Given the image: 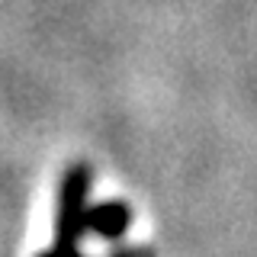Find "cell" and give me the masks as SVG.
Here are the masks:
<instances>
[{"mask_svg":"<svg viewBox=\"0 0 257 257\" xmlns=\"http://www.w3.org/2000/svg\"><path fill=\"white\" fill-rule=\"evenodd\" d=\"M90 187L93 171L84 161L68 164L58 183V212H55V241L58 251H80V241L87 235V212H90Z\"/></svg>","mask_w":257,"mask_h":257,"instance_id":"obj_1","label":"cell"},{"mask_svg":"<svg viewBox=\"0 0 257 257\" xmlns=\"http://www.w3.org/2000/svg\"><path fill=\"white\" fill-rule=\"evenodd\" d=\"M132 225V206L122 199H106L96 203L87 212V235L100 238V241H119Z\"/></svg>","mask_w":257,"mask_h":257,"instance_id":"obj_2","label":"cell"},{"mask_svg":"<svg viewBox=\"0 0 257 257\" xmlns=\"http://www.w3.org/2000/svg\"><path fill=\"white\" fill-rule=\"evenodd\" d=\"M106 257H158V251L148 247V244H119V247H112Z\"/></svg>","mask_w":257,"mask_h":257,"instance_id":"obj_3","label":"cell"},{"mask_svg":"<svg viewBox=\"0 0 257 257\" xmlns=\"http://www.w3.org/2000/svg\"><path fill=\"white\" fill-rule=\"evenodd\" d=\"M36 257H84L80 251H58V247H45V251H39Z\"/></svg>","mask_w":257,"mask_h":257,"instance_id":"obj_4","label":"cell"}]
</instances>
